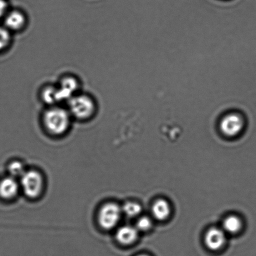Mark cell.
Here are the masks:
<instances>
[{
    "instance_id": "obj_17",
    "label": "cell",
    "mask_w": 256,
    "mask_h": 256,
    "mask_svg": "<svg viewBox=\"0 0 256 256\" xmlns=\"http://www.w3.org/2000/svg\"><path fill=\"white\" fill-rule=\"evenodd\" d=\"M152 220L149 218L143 216L138 220L136 223V229L138 232H147L152 228Z\"/></svg>"
},
{
    "instance_id": "obj_3",
    "label": "cell",
    "mask_w": 256,
    "mask_h": 256,
    "mask_svg": "<svg viewBox=\"0 0 256 256\" xmlns=\"http://www.w3.org/2000/svg\"><path fill=\"white\" fill-rule=\"evenodd\" d=\"M20 185L26 196L35 198L41 194L44 189V178L36 170H26L20 178Z\"/></svg>"
},
{
    "instance_id": "obj_6",
    "label": "cell",
    "mask_w": 256,
    "mask_h": 256,
    "mask_svg": "<svg viewBox=\"0 0 256 256\" xmlns=\"http://www.w3.org/2000/svg\"><path fill=\"white\" fill-rule=\"evenodd\" d=\"M226 240L224 230L212 228L208 230L205 236V243L210 250H219L224 246Z\"/></svg>"
},
{
    "instance_id": "obj_12",
    "label": "cell",
    "mask_w": 256,
    "mask_h": 256,
    "mask_svg": "<svg viewBox=\"0 0 256 256\" xmlns=\"http://www.w3.org/2000/svg\"><path fill=\"white\" fill-rule=\"evenodd\" d=\"M242 220L236 216H230L227 217L223 222V229L224 232L230 233V234H236L242 230Z\"/></svg>"
},
{
    "instance_id": "obj_16",
    "label": "cell",
    "mask_w": 256,
    "mask_h": 256,
    "mask_svg": "<svg viewBox=\"0 0 256 256\" xmlns=\"http://www.w3.org/2000/svg\"><path fill=\"white\" fill-rule=\"evenodd\" d=\"M11 36L8 30L0 27V50L6 48L10 44Z\"/></svg>"
},
{
    "instance_id": "obj_11",
    "label": "cell",
    "mask_w": 256,
    "mask_h": 256,
    "mask_svg": "<svg viewBox=\"0 0 256 256\" xmlns=\"http://www.w3.org/2000/svg\"><path fill=\"white\" fill-rule=\"evenodd\" d=\"M152 212L156 219L160 220H166L170 213V204L164 200H158L152 206Z\"/></svg>"
},
{
    "instance_id": "obj_15",
    "label": "cell",
    "mask_w": 256,
    "mask_h": 256,
    "mask_svg": "<svg viewBox=\"0 0 256 256\" xmlns=\"http://www.w3.org/2000/svg\"><path fill=\"white\" fill-rule=\"evenodd\" d=\"M42 98L47 104H52L60 102L58 97L56 87L46 88L42 92Z\"/></svg>"
},
{
    "instance_id": "obj_18",
    "label": "cell",
    "mask_w": 256,
    "mask_h": 256,
    "mask_svg": "<svg viewBox=\"0 0 256 256\" xmlns=\"http://www.w3.org/2000/svg\"><path fill=\"white\" fill-rule=\"evenodd\" d=\"M7 9V4L4 0H0V17L5 14Z\"/></svg>"
},
{
    "instance_id": "obj_10",
    "label": "cell",
    "mask_w": 256,
    "mask_h": 256,
    "mask_svg": "<svg viewBox=\"0 0 256 256\" xmlns=\"http://www.w3.org/2000/svg\"><path fill=\"white\" fill-rule=\"evenodd\" d=\"M25 22L26 19L24 15L18 11L10 12L5 20V24L8 28L14 31L22 29L24 26Z\"/></svg>"
},
{
    "instance_id": "obj_19",
    "label": "cell",
    "mask_w": 256,
    "mask_h": 256,
    "mask_svg": "<svg viewBox=\"0 0 256 256\" xmlns=\"http://www.w3.org/2000/svg\"><path fill=\"white\" fill-rule=\"evenodd\" d=\"M148 256L147 255H140V256Z\"/></svg>"
},
{
    "instance_id": "obj_8",
    "label": "cell",
    "mask_w": 256,
    "mask_h": 256,
    "mask_svg": "<svg viewBox=\"0 0 256 256\" xmlns=\"http://www.w3.org/2000/svg\"><path fill=\"white\" fill-rule=\"evenodd\" d=\"M20 182L16 178L10 176L2 179L0 182V197L4 200L14 198L19 192Z\"/></svg>"
},
{
    "instance_id": "obj_14",
    "label": "cell",
    "mask_w": 256,
    "mask_h": 256,
    "mask_svg": "<svg viewBox=\"0 0 256 256\" xmlns=\"http://www.w3.org/2000/svg\"><path fill=\"white\" fill-rule=\"evenodd\" d=\"M8 170L10 176L15 178H21L26 170H25L24 163L19 160H14L10 163Z\"/></svg>"
},
{
    "instance_id": "obj_4",
    "label": "cell",
    "mask_w": 256,
    "mask_h": 256,
    "mask_svg": "<svg viewBox=\"0 0 256 256\" xmlns=\"http://www.w3.org/2000/svg\"><path fill=\"white\" fill-rule=\"evenodd\" d=\"M122 208L114 202L102 206L98 214V222L102 228L106 230L114 229L118 224L122 214Z\"/></svg>"
},
{
    "instance_id": "obj_2",
    "label": "cell",
    "mask_w": 256,
    "mask_h": 256,
    "mask_svg": "<svg viewBox=\"0 0 256 256\" xmlns=\"http://www.w3.org/2000/svg\"><path fill=\"white\" fill-rule=\"evenodd\" d=\"M68 112L71 116L86 120L94 114L95 104L91 97L85 94L74 95L69 100Z\"/></svg>"
},
{
    "instance_id": "obj_9",
    "label": "cell",
    "mask_w": 256,
    "mask_h": 256,
    "mask_svg": "<svg viewBox=\"0 0 256 256\" xmlns=\"http://www.w3.org/2000/svg\"><path fill=\"white\" fill-rule=\"evenodd\" d=\"M138 230L136 227L124 226L118 230L116 238L120 243L124 245H130L138 239Z\"/></svg>"
},
{
    "instance_id": "obj_7",
    "label": "cell",
    "mask_w": 256,
    "mask_h": 256,
    "mask_svg": "<svg viewBox=\"0 0 256 256\" xmlns=\"http://www.w3.org/2000/svg\"><path fill=\"white\" fill-rule=\"evenodd\" d=\"M78 87L76 80L72 77H66L62 80L58 86L56 87L59 102L70 100L75 95Z\"/></svg>"
},
{
    "instance_id": "obj_13",
    "label": "cell",
    "mask_w": 256,
    "mask_h": 256,
    "mask_svg": "<svg viewBox=\"0 0 256 256\" xmlns=\"http://www.w3.org/2000/svg\"><path fill=\"white\" fill-rule=\"evenodd\" d=\"M122 212L128 217L134 218L142 212V208L138 203L135 202H127L122 208Z\"/></svg>"
},
{
    "instance_id": "obj_1",
    "label": "cell",
    "mask_w": 256,
    "mask_h": 256,
    "mask_svg": "<svg viewBox=\"0 0 256 256\" xmlns=\"http://www.w3.org/2000/svg\"><path fill=\"white\" fill-rule=\"evenodd\" d=\"M44 122L46 130L52 134H62L69 128L71 114L62 108L52 107L45 112Z\"/></svg>"
},
{
    "instance_id": "obj_5",
    "label": "cell",
    "mask_w": 256,
    "mask_h": 256,
    "mask_svg": "<svg viewBox=\"0 0 256 256\" xmlns=\"http://www.w3.org/2000/svg\"><path fill=\"white\" fill-rule=\"evenodd\" d=\"M244 124L242 115L236 112H230L222 118L220 122V130L227 136H236L242 132Z\"/></svg>"
}]
</instances>
